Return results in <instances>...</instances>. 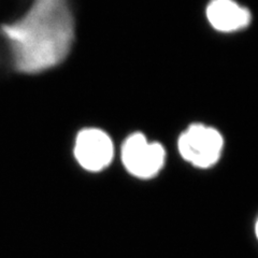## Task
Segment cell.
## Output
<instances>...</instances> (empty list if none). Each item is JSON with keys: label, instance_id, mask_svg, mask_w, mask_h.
Listing matches in <instances>:
<instances>
[{"label": "cell", "instance_id": "1", "mask_svg": "<svg viewBox=\"0 0 258 258\" xmlns=\"http://www.w3.org/2000/svg\"><path fill=\"white\" fill-rule=\"evenodd\" d=\"M15 68L38 74L66 59L75 39L67 0H35L22 19L3 27Z\"/></svg>", "mask_w": 258, "mask_h": 258}, {"label": "cell", "instance_id": "2", "mask_svg": "<svg viewBox=\"0 0 258 258\" xmlns=\"http://www.w3.org/2000/svg\"><path fill=\"white\" fill-rule=\"evenodd\" d=\"M181 156L197 168H210L219 161L224 148L222 135L204 124L190 125L177 142Z\"/></svg>", "mask_w": 258, "mask_h": 258}, {"label": "cell", "instance_id": "3", "mask_svg": "<svg viewBox=\"0 0 258 258\" xmlns=\"http://www.w3.org/2000/svg\"><path fill=\"white\" fill-rule=\"evenodd\" d=\"M166 152L161 144L150 142L144 135L129 136L123 144L122 160L126 170L139 179H151L165 165Z\"/></svg>", "mask_w": 258, "mask_h": 258}, {"label": "cell", "instance_id": "4", "mask_svg": "<svg viewBox=\"0 0 258 258\" xmlns=\"http://www.w3.org/2000/svg\"><path fill=\"white\" fill-rule=\"evenodd\" d=\"M75 156L85 170L98 172L111 164L114 156V145L110 137L100 129H83L77 136Z\"/></svg>", "mask_w": 258, "mask_h": 258}, {"label": "cell", "instance_id": "5", "mask_svg": "<svg viewBox=\"0 0 258 258\" xmlns=\"http://www.w3.org/2000/svg\"><path fill=\"white\" fill-rule=\"evenodd\" d=\"M207 18L219 31L231 32L246 27L251 23V13L235 0H212L207 8Z\"/></svg>", "mask_w": 258, "mask_h": 258}, {"label": "cell", "instance_id": "6", "mask_svg": "<svg viewBox=\"0 0 258 258\" xmlns=\"http://www.w3.org/2000/svg\"><path fill=\"white\" fill-rule=\"evenodd\" d=\"M255 235H256V238L258 240V219H257L256 224H255Z\"/></svg>", "mask_w": 258, "mask_h": 258}]
</instances>
